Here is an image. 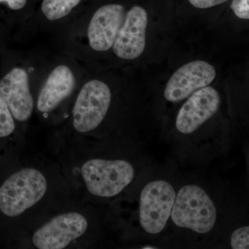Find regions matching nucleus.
<instances>
[{
  "label": "nucleus",
  "mask_w": 249,
  "mask_h": 249,
  "mask_svg": "<svg viewBox=\"0 0 249 249\" xmlns=\"http://www.w3.org/2000/svg\"><path fill=\"white\" fill-rule=\"evenodd\" d=\"M86 73L78 59L55 51L46 62L37 86L35 109L44 118L52 117L74 101Z\"/></svg>",
  "instance_id": "nucleus-2"
},
{
  "label": "nucleus",
  "mask_w": 249,
  "mask_h": 249,
  "mask_svg": "<svg viewBox=\"0 0 249 249\" xmlns=\"http://www.w3.org/2000/svg\"><path fill=\"white\" fill-rule=\"evenodd\" d=\"M220 105V96L211 86L197 90L188 97L178 111L176 127L182 134H191L217 112Z\"/></svg>",
  "instance_id": "nucleus-11"
},
{
  "label": "nucleus",
  "mask_w": 249,
  "mask_h": 249,
  "mask_svg": "<svg viewBox=\"0 0 249 249\" xmlns=\"http://www.w3.org/2000/svg\"><path fill=\"white\" fill-rule=\"evenodd\" d=\"M88 227V220L79 213L58 214L34 232L33 244L38 249H65L84 235Z\"/></svg>",
  "instance_id": "nucleus-9"
},
{
  "label": "nucleus",
  "mask_w": 249,
  "mask_h": 249,
  "mask_svg": "<svg viewBox=\"0 0 249 249\" xmlns=\"http://www.w3.org/2000/svg\"><path fill=\"white\" fill-rule=\"evenodd\" d=\"M86 73L71 107L70 122L78 133L92 132L109 115L118 79L98 65H85Z\"/></svg>",
  "instance_id": "nucleus-3"
},
{
  "label": "nucleus",
  "mask_w": 249,
  "mask_h": 249,
  "mask_svg": "<svg viewBox=\"0 0 249 249\" xmlns=\"http://www.w3.org/2000/svg\"><path fill=\"white\" fill-rule=\"evenodd\" d=\"M47 191V178L38 170H19L0 187V211L7 217H18L39 202Z\"/></svg>",
  "instance_id": "nucleus-4"
},
{
  "label": "nucleus",
  "mask_w": 249,
  "mask_h": 249,
  "mask_svg": "<svg viewBox=\"0 0 249 249\" xmlns=\"http://www.w3.org/2000/svg\"><path fill=\"white\" fill-rule=\"evenodd\" d=\"M147 22V13L142 6H134L126 11L108 57L111 64L133 61L142 55L146 46Z\"/></svg>",
  "instance_id": "nucleus-7"
},
{
  "label": "nucleus",
  "mask_w": 249,
  "mask_h": 249,
  "mask_svg": "<svg viewBox=\"0 0 249 249\" xmlns=\"http://www.w3.org/2000/svg\"><path fill=\"white\" fill-rule=\"evenodd\" d=\"M188 1L194 7L205 9L224 4L229 0H188Z\"/></svg>",
  "instance_id": "nucleus-17"
},
{
  "label": "nucleus",
  "mask_w": 249,
  "mask_h": 249,
  "mask_svg": "<svg viewBox=\"0 0 249 249\" xmlns=\"http://www.w3.org/2000/svg\"><path fill=\"white\" fill-rule=\"evenodd\" d=\"M170 215L178 227L204 234L213 228L217 211L213 201L202 188L187 185L177 195Z\"/></svg>",
  "instance_id": "nucleus-5"
},
{
  "label": "nucleus",
  "mask_w": 249,
  "mask_h": 249,
  "mask_svg": "<svg viewBox=\"0 0 249 249\" xmlns=\"http://www.w3.org/2000/svg\"><path fill=\"white\" fill-rule=\"evenodd\" d=\"M142 249H157V248H156V247H143V248H142Z\"/></svg>",
  "instance_id": "nucleus-18"
},
{
  "label": "nucleus",
  "mask_w": 249,
  "mask_h": 249,
  "mask_svg": "<svg viewBox=\"0 0 249 249\" xmlns=\"http://www.w3.org/2000/svg\"><path fill=\"white\" fill-rule=\"evenodd\" d=\"M215 68L204 60L185 64L175 71L168 80L164 90L165 99L179 102L197 90L209 86L215 78Z\"/></svg>",
  "instance_id": "nucleus-10"
},
{
  "label": "nucleus",
  "mask_w": 249,
  "mask_h": 249,
  "mask_svg": "<svg viewBox=\"0 0 249 249\" xmlns=\"http://www.w3.org/2000/svg\"><path fill=\"white\" fill-rule=\"evenodd\" d=\"M34 12L31 0H0V19L11 32L27 22Z\"/></svg>",
  "instance_id": "nucleus-12"
},
{
  "label": "nucleus",
  "mask_w": 249,
  "mask_h": 249,
  "mask_svg": "<svg viewBox=\"0 0 249 249\" xmlns=\"http://www.w3.org/2000/svg\"><path fill=\"white\" fill-rule=\"evenodd\" d=\"M231 9L240 19H249V0H232Z\"/></svg>",
  "instance_id": "nucleus-15"
},
{
  "label": "nucleus",
  "mask_w": 249,
  "mask_h": 249,
  "mask_svg": "<svg viewBox=\"0 0 249 249\" xmlns=\"http://www.w3.org/2000/svg\"><path fill=\"white\" fill-rule=\"evenodd\" d=\"M50 53L9 47L0 52V96L19 124H25L34 114L39 80Z\"/></svg>",
  "instance_id": "nucleus-1"
},
{
  "label": "nucleus",
  "mask_w": 249,
  "mask_h": 249,
  "mask_svg": "<svg viewBox=\"0 0 249 249\" xmlns=\"http://www.w3.org/2000/svg\"><path fill=\"white\" fill-rule=\"evenodd\" d=\"M176 193L170 183L157 180L147 183L140 196V223L150 234L164 229L173 210Z\"/></svg>",
  "instance_id": "nucleus-8"
},
{
  "label": "nucleus",
  "mask_w": 249,
  "mask_h": 249,
  "mask_svg": "<svg viewBox=\"0 0 249 249\" xmlns=\"http://www.w3.org/2000/svg\"><path fill=\"white\" fill-rule=\"evenodd\" d=\"M81 175L93 196L110 197L124 191L133 179V167L124 160L93 159L85 162Z\"/></svg>",
  "instance_id": "nucleus-6"
},
{
  "label": "nucleus",
  "mask_w": 249,
  "mask_h": 249,
  "mask_svg": "<svg viewBox=\"0 0 249 249\" xmlns=\"http://www.w3.org/2000/svg\"><path fill=\"white\" fill-rule=\"evenodd\" d=\"M16 123L7 105L0 96V138H5L14 133Z\"/></svg>",
  "instance_id": "nucleus-13"
},
{
  "label": "nucleus",
  "mask_w": 249,
  "mask_h": 249,
  "mask_svg": "<svg viewBox=\"0 0 249 249\" xmlns=\"http://www.w3.org/2000/svg\"><path fill=\"white\" fill-rule=\"evenodd\" d=\"M249 227H244L232 232L231 246L233 249H249Z\"/></svg>",
  "instance_id": "nucleus-14"
},
{
  "label": "nucleus",
  "mask_w": 249,
  "mask_h": 249,
  "mask_svg": "<svg viewBox=\"0 0 249 249\" xmlns=\"http://www.w3.org/2000/svg\"><path fill=\"white\" fill-rule=\"evenodd\" d=\"M11 40H12V32L0 19V52L9 47V44Z\"/></svg>",
  "instance_id": "nucleus-16"
}]
</instances>
